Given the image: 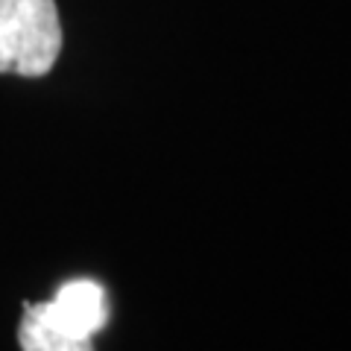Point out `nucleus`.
Returning <instances> with one entry per match:
<instances>
[{"label": "nucleus", "mask_w": 351, "mask_h": 351, "mask_svg": "<svg viewBox=\"0 0 351 351\" xmlns=\"http://www.w3.org/2000/svg\"><path fill=\"white\" fill-rule=\"evenodd\" d=\"M18 346H21V351H94L91 339H64V337H56V334L44 331L38 322H32L29 316L21 319Z\"/></svg>", "instance_id": "7ed1b4c3"}, {"label": "nucleus", "mask_w": 351, "mask_h": 351, "mask_svg": "<svg viewBox=\"0 0 351 351\" xmlns=\"http://www.w3.org/2000/svg\"><path fill=\"white\" fill-rule=\"evenodd\" d=\"M24 316L64 339H94L108 322V299L103 284L76 278L62 284L50 302H27Z\"/></svg>", "instance_id": "f03ea898"}, {"label": "nucleus", "mask_w": 351, "mask_h": 351, "mask_svg": "<svg viewBox=\"0 0 351 351\" xmlns=\"http://www.w3.org/2000/svg\"><path fill=\"white\" fill-rule=\"evenodd\" d=\"M59 53L56 0H0V73L44 76Z\"/></svg>", "instance_id": "f257e3e1"}]
</instances>
